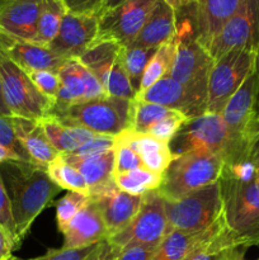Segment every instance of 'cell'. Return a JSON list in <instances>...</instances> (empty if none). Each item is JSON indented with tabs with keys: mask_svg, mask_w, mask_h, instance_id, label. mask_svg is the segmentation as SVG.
<instances>
[{
	"mask_svg": "<svg viewBox=\"0 0 259 260\" xmlns=\"http://www.w3.org/2000/svg\"><path fill=\"white\" fill-rule=\"evenodd\" d=\"M169 149L173 156L201 151L221 155L223 159L228 149V131L222 116L206 112L185 121L170 140Z\"/></svg>",
	"mask_w": 259,
	"mask_h": 260,
	"instance_id": "obj_11",
	"label": "cell"
},
{
	"mask_svg": "<svg viewBox=\"0 0 259 260\" xmlns=\"http://www.w3.org/2000/svg\"><path fill=\"white\" fill-rule=\"evenodd\" d=\"M46 172H47L51 180L56 185H58L61 189L89 196V188L84 180L83 175L73 165L68 164L60 155L52 162L48 164Z\"/></svg>",
	"mask_w": 259,
	"mask_h": 260,
	"instance_id": "obj_32",
	"label": "cell"
},
{
	"mask_svg": "<svg viewBox=\"0 0 259 260\" xmlns=\"http://www.w3.org/2000/svg\"><path fill=\"white\" fill-rule=\"evenodd\" d=\"M228 131L223 165L251 161L259 140V68L246 78L221 113Z\"/></svg>",
	"mask_w": 259,
	"mask_h": 260,
	"instance_id": "obj_2",
	"label": "cell"
},
{
	"mask_svg": "<svg viewBox=\"0 0 259 260\" xmlns=\"http://www.w3.org/2000/svg\"><path fill=\"white\" fill-rule=\"evenodd\" d=\"M62 235V248L65 249L86 248L108 239L104 221L93 201H89L88 205L73 218Z\"/></svg>",
	"mask_w": 259,
	"mask_h": 260,
	"instance_id": "obj_20",
	"label": "cell"
},
{
	"mask_svg": "<svg viewBox=\"0 0 259 260\" xmlns=\"http://www.w3.org/2000/svg\"><path fill=\"white\" fill-rule=\"evenodd\" d=\"M170 231H200L208 229L222 217L220 183L198 189L177 201H165Z\"/></svg>",
	"mask_w": 259,
	"mask_h": 260,
	"instance_id": "obj_6",
	"label": "cell"
},
{
	"mask_svg": "<svg viewBox=\"0 0 259 260\" xmlns=\"http://www.w3.org/2000/svg\"><path fill=\"white\" fill-rule=\"evenodd\" d=\"M3 96L13 117L41 121L50 116L55 101L43 95L24 70L0 53Z\"/></svg>",
	"mask_w": 259,
	"mask_h": 260,
	"instance_id": "obj_7",
	"label": "cell"
},
{
	"mask_svg": "<svg viewBox=\"0 0 259 260\" xmlns=\"http://www.w3.org/2000/svg\"><path fill=\"white\" fill-rule=\"evenodd\" d=\"M161 182L163 174L151 172L146 168L114 174V183L117 187L132 196H145L151 190H157Z\"/></svg>",
	"mask_w": 259,
	"mask_h": 260,
	"instance_id": "obj_30",
	"label": "cell"
},
{
	"mask_svg": "<svg viewBox=\"0 0 259 260\" xmlns=\"http://www.w3.org/2000/svg\"><path fill=\"white\" fill-rule=\"evenodd\" d=\"M0 116L13 117L10 111L8 109L7 104L4 102V96H3V85H2V76H0Z\"/></svg>",
	"mask_w": 259,
	"mask_h": 260,
	"instance_id": "obj_48",
	"label": "cell"
},
{
	"mask_svg": "<svg viewBox=\"0 0 259 260\" xmlns=\"http://www.w3.org/2000/svg\"><path fill=\"white\" fill-rule=\"evenodd\" d=\"M136 99L174 109L180 112L187 119L202 116L207 111V106L203 102L196 98L192 91L170 75L164 76L147 90L137 94Z\"/></svg>",
	"mask_w": 259,
	"mask_h": 260,
	"instance_id": "obj_18",
	"label": "cell"
},
{
	"mask_svg": "<svg viewBox=\"0 0 259 260\" xmlns=\"http://www.w3.org/2000/svg\"><path fill=\"white\" fill-rule=\"evenodd\" d=\"M222 168L221 155L201 151L178 155L165 170L157 193L165 201H177L218 182Z\"/></svg>",
	"mask_w": 259,
	"mask_h": 260,
	"instance_id": "obj_4",
	"label": "cell"
},
{
	"mask_svg": "<svg viewBox=\"0 0 259 260\" xmlns=\"http://www.w3.org/2000/svg\"><path fill=\"white\" fill-rule=\"evenodd\" d=\"M66 9L61 0H42L37 25L38 45L48 46L61 27Z\"/></svg>",
	"mask_w": 259,
	"mask_h": 260,
	"instance_id": "obj_31",
	"label": "cell"
},
{
	"mask_svg": "<svg viewBox=\"0 0 259 260\" xmlns=\"http://www.w3.org/2000/svg\"><path fill=\"white\" fill-rule=\"evenodd\" d=\"M179 113L180 112L159 106V104L147 103V102L135 99L131 102L130 128L139 134H147V131L152 126Z\"/></svg>",
	"mask_w": 259,
	"mask_h": 260,
	"instance_id": "obj_28",
	"label": "cell"
},
{
	"mask_svg": "<svg viewBox=\"0 0 259 260\" xmlns=\"http://www.w3.org/2000/svg\"><path fill=\"white\" fill-rule=\"evenodd\" d=\"M60 156L83 175L89 188V194L114 183L113 149L89 156H76L73 154H60Z\"/></svg>",
	"mask_w": 259,
	"mask_h": 260,
	"instance_id": "obj_22",
	"label": "cell"
},
{
	"mask_svg": "<svg viewBox=\"0 0 259 260\" xmlns=\"http://www.w3.org/2000/svg\"><path fill=\"white\" fill-rule=\"evenodd\" d=\"M66 12L81 15H99L103 13L107 0H61Z\"/></svg>",
	"mask_w": 259,
	"mask_h": 260,
	"instance_id": "obj_40",
	"label": "cell"
},
{
	"mask_svg": "<svg viewBox=\"0 0 259 260\" xmlns=\"http://www.w3.org/2000/svg\"><path fill=\"white\" fill-rule=\"evenodd\" d=\"M89 197L101 212L108 239L123 230L134 220L142 203V196L128 194L119 189L116 183L91 193Z\"/></svg>",
	"mask_w": 259,
	"mask_h": 260,
	"instance_id": "obj_16",
	"label": "cell"
},
{
	"mask_svg": "<svg viewBox=\"0 0 259 260\" xmlns=\"http://www.w3.org/2000/svg\"><path fill=\"white\" fill-rule=\"evenodd\" d=\"M96 246H98V244L79 249L60 248L55 249V250H48L45 255L28 260H86L90 256V254L95 250Z\"/></svg>",
	"mask_w": 259,
	"mask_h": 260,
	"instance_id": "obj_39",
	"label": "cell"
},
{
	"mask_svg": "<svg viewBox=\"0 0 259 260\" xmlns=\"http://www.w3.org/2000/svg\"><path fill=\"white\" fill-rule=\"evenodd\" d=\"M41 5L42 0H0V32L36 42Z\"/></svg>",
	"mask_w": 259,
	"mask_h": 260,
	"instance_id": "obj_19",
	"label": "cell"
},
{
	"mask_svg": "<svg viewBox=\"0 0 259 260\" xmlns=\"http://www.w3.org/2000/svg\"><path fill=\"white\" fill-rule=\"evenodd\" d=\"M157 48L141 47V46L136 45H130L127 47H123L124 68H126L130 83H131L132 89L135 90L136 95L141 88L142 76L146 70L147 63L150 62Z\"/></svg>",
	"mask_w": 259,
	"mask_h": 260,
	"instance_id": "obj_33",
	"label": "cell"
},
{
	"mask_svg": "<svg viewBox=\"0 0 259 260\" xmlns=\"http://www.w3.org/2000/svg\"><path fill=\"white\" fill-rule=\"evenodd\" d=\"M0 53L25 73L35 70H50L58 73L66 60L51 52L47 46L20 40L0 32Z\"/></svg>",
	"mask_w": 259,
	"mask_h": 260,
	"instance_id": "obj_17",
	"label": "cell"
},
{
	"mask_svg": "<svg viewBox=\"0 0 259 260\" xmlns=\"http://www.w3.org/2000/svg\"><path fill=\"white\" fill-rule=\"evenodd\" d=\"M116 139L131 146L141 157L142 164L146 169L159 174L164 175L174 157L169 149V142L161 141L146 134H139L131 128L122 131L117 135Z\"/></svg>",
	"mask_w": 259,
	"mask_h": 260,
	"instance_id": "obj_23",
	"label": "cell"
},
{
	"mask_svg": "<svg viewBox=\"0 0 259 260\" xmlns=\"http://www.w3.org/2000/svg\"><path fill=\"white\" fill-rule=\"evenodd\" d=\"M8 160H19L17 156H15L13 152H10L9 150L4 149L3 146H0V164L8 161ZM22 161V160H20Z\"/></svg>",
	"mask_w": 259,
	"mask_h": 260,
	"instance_id": "obj_49",
	"label": "cell"
},
{
	"mask_svg": "<svg viewBox=\"0 0 259 260\" xmlns=\"http://www.w3.org/2000/svg\"><path fill=\"white\" fill-rule=\"evenodd\" d=\"M119 250L112 245L108 240H104L98 244L95 250L90 254L86 260H117Z\"/></svg>",
	"mask_w": 259,
	"mask_h": 260,
	"instance_id": "obj_43",
	"label": "cell"
},
{
	"mask_svg": "<svg viewBox=\"0 0 259 260\" xmlns=\"http://www.w3.org/2000/svg\"><path fill=\"white\" fill-rule=\"evenodd\" d=\"M60 89L56 96L53 108H66L74 104L85 102V84L79 71V60H68L58 70Z\"/></svg>",
	"mask_w": 259,
	"mask_h": 260,
	"instance_id": "obj_27",
	"label": "cell"
},
{
	"mask_svg": "<svg viewBox=\"0 0 259 260\" xmlns=\"http://www.w3.org/2000/svg\"><path fill=\"white\" fill-rule=\"evenodd\" d=\"M169 233L164 198L157 190H151L142 196L141 207L134 220L123 230L109 238L108 241L118 250L130 244L157 248Z\"/></svg>",
	"mask_w": 259,
	"mask_h": 260,
	"instance_id": "obj_10",
	"label": "cell"
},
{
	"mask_svg": "<svg viewBox=\"0 0 259 260\" xmlns=\"http://www.w3.org/2000/svg\"><path fill=\"white\" fill-rule=\"evenodd\" d=\"M244 248H233L225 250V260H246ZM259 260V259H256Z\"/></svg>",
	"mask_w": 259,
	"mask_h": 260,
	"instance_id": "obj_46",
	"label": "cell"
},
{
	"mask_svg": "<svg viewBox=\"0 0 259 260\" xmlns=\"http://www.w3.org/2000/svg\"><path fill=\"white\" fill-rule=\"evenodd\" d=\"M27 75L35 84L36 88L47 98L56 101L58 89H60V76L58 73L50 70H35L28 71Z\"/></svg>",
	"mask_w": 259,
	"mask_h": 260,
	"instance_id": "obj_38",
	"label": "cell"
},
{
	"mask_svg": "<svg viewBox=\"0 0 259 260\" xmlns=\"http://www.w3.org/2000/svg\"><path fill=\"white\" fill-rule=\"evenodd\" d=\"M7 260H18V259H17V258H14V256H13V255H12V256H10V258H9V259H7Z\"/></svg>",
	"mask_w": 259,
	"mask_h": 260,
	"instance_id": "obj_52",
	"label": "cell"
},
{
	"mask_svg": "<svg viewBox=\"0 0 259 260\" xmlns=\"http://www.w3.org/2000/svg\"><path fill=\"white\" fill-rule=\"evenodd\" d=\"M210 248L215 250L233 249L222 217L205 230L170 231L157 246L151 260H188Z\"/></svg>",
	"mask_w": 259,
	"mask_h": 260,
	"instance_id": "obj_13",
	"label": "cell"
},
{
	"mask_svg": "<svg viewBox=\"0 0 259 260\" xmlns=\"http://www.w3.org/2000/svg\"><path fill=\"white\" fill-rule=\"evenodd\" d=\"M123 2H126V0H107L106 2V5H104V10L103 13L106 12V10H109V9H113V8L118 7L119 4H122Z\"/></svg>",
	"mask_w": 259,
	"mask_h": 260,
	"instance_id": "obj_51",
	"label": "cell"
},
{
	"mask_svg": "<svg viewBox=\"0 0 259 260\" xmlns=\"http://www.w3.org/2000/svg\"><path fill=\"white\" fill-rule=\"evenodd\" d=\"M78 60L95 75L109 96L127 101L136 99L124 68L123 47L118 43L96 40Z\"/></svg>",
	"mask_w": 259,
	"mask_h": 260,
	"instance_id": "obj_9",
	"label": "cell"
},
{
	"mask_svg": "<svg viewBox=\"0 0 259 260\" xmlns=\"http://www.w3.org/2000/svg\"><path fill=\"white\" fill-rule=\"evenodd\" d=\"M0 175L8 192L18 241L22 244L37 216L61 188L43 168L33 162L8 160L0 164Z\"/></svg>",
	"mask_w": 259,
	"mask_h": 260,
	"instance_id": "obj_1",
	"label": "cell"
},
{
	"mask_svg": "<svg viewBox=\"0 0 259 260\" xmlns=\"http://www.w3.org/2000/svg\"><path fill=\"white\" fill-rule=\"evenodd\" d=\"M177 35V12L164 0H157L151 14L131 45L157 48Z\"/></svg>",
	"mask_w": 259,
	"mask_h": 260,
	"instance_id": "obj_25",
	"label": "cell"
},
{
	"mask_svg": "<svg viewBox=\"0 0 259 260\" xmlns=\"http://www.w3.org/2000/svg\"><path fill=\"white\" fill-rule=\"evenodd\" d=\"M164 2L167 3L168 5H170L175 12H178L179 9H182V8L187 7L190 3H193V0H164Z\"/></svg>",
	"mask_w": 259,
	"mask_h": 260,
	"instance_id": "obj_47",
	"label": "cell"
},
{
	"mask_svg": "<svg viewBox=\"0 0 259 260\" xmlns=\"http://www.w3.org/2000/svg\"><path fill=\"white\" fill-rule=\"evenodd\" d=\"M131 102L108 95L66 108H52L48 117L65 126L80 127L93 134L116 137L130 128Z\"/></svg>",
	"mask_w": 259,
	"mask_h": 260,
	"instance_id": "obj_5",
	"label": "cell"
},
{
	"mask_svg": "<svg viewBox=\"0 0 259 260\" xmlns=\"http://www.w3.org/2000/svg\"><path fill=\"white\" fill-rule=\"evenodd\" d=\"M156 249L142 244H130L119 250L117 260H151Z\"/></svg>",
	"mask_w": 259,
	"mask_h": 260,
	"instance_id": "obj_42",
	"label": "cell"
},
{
	"mask_svg": "<svg viewBox=\"0 0 259 260\" xmlns=\"http://www.w3.org/2000/svg\"><path fill=\"white\" fill-rule=\"evenodd\" d=\"M188 260H225V250H213L210 248L200 251Z\"/></svg>",
	"mask_w": 259,
	"mask_h": 260,
	"instance_id": "obj_45",
	"label": "cell"
},
{
	"mask_svg": "<svg viewBox=\"0 0 259 260\" xmlns=\"http://www.w3.org/2000/svg\"><path fill=\"white\" fill-rule=\"evenodd\" d=\"M258 66L253 52L235 48L215 61L208 78L207 111L221 114L228 102Z\"/></svg>",
	"mask_w": 259,
	"mask_h": 260,
	"instance_id": "obj_8",
	"label": "cell"
},
{
	"mask_svg": "<svg viewBox=\"0 0 259 260\" xmlns=\"http://www.w3.org/2000/svg\"><path fill=\"white\" fill-rule=\"evenodd\" d=\"M0 228L4 230V233L9 238L13 249L15 250V249L19 248L20 243L18 241L17 238L14 218H13L12 213V206H10V201L9 197H8L7 189H5L4 182L2 179V175H0Z\"/></svg>",
	"mask_w": 259,
	"mask_h": 260,
	"instance_id": "obj_37",
	"label": "cell"
},
{
	"mask_svg": "<svg viewBox=\"0 0 259 260\" xmlns=\"http://www.w3.org/2000/svg\"><path fill=\"white\" fill-rule=\"evenodd\" d=\"M13 127L20 145L33 164L47 169L48 164L58 156V152L46 137L40 122L33 119L12 117Z\"/></svg>",
	"mask_w": 259,
	"mask_h": 260,
	"instance_id": "obj_24",
	"label": "cell"
},
{
	"mask_svg": "<svg viewBox=\"0 0 259 260\" xmlns=\"http://www.w3.org/2000/svg\"><path fill=\"white\" fill-rule=\"evenodd\" d=\"M89 196L78 192H69L56 205V221L58 230L63 233L73 218L89 203Z\"/></svg>",
	"mask_w": 259,
	"mask_h": 260,
	"instance_id": "obj_34",
	"label": "cell"
},
{
	"mask_svg": "<svg viewBox=\"0 0 259 260\" xmlns=\"http://www.w3.org/2000/svg\"><path fill=\"white\" fill-rule=\"evenodd\" d=\"M99 17L66 12L57 35L47 47L63 60L79 58L98 38Z\"/></svg>",
	"mask_w": 259,
	"mask_h": 260,
	"instance_id": "obj_15",
	"label": "cell"
},
{
	"mask_svg": "<svg viewBox=\"0 0 259 260\" xmlns=\"http://www.w3.org/2000/svg\"><path fill=\"white\" fill-rule=\"evenodd\" d=\"M114 147V137L106 136V135H96L91 140L76 149L75 151L68 152V154L76 155V156H89V155L101 154V152L108 151Z\"/></svg>",
	"mask_w": 259,
	"mask_h": 260,
	"instance_id": "obj_41",
	"label": "cell"
},
{
	"mask_svg": "<svg viewBox=\"0 0 259 260\" xmlns=\"http://www.w3.org/2000/svg\"><path fill=\"white\" fill-rule=\"evenodd\" d=\"M0 146L9 150L10 152H13L22 161L32 162V160L28 156L25 150L23 149L17 135H15L12 117L0 116Z\"/></svg>",
	"mask_w": 259,
	"mask_h": 260,
	"instance_id": "obj_36",
	"label": "cell"
},
{
	"mask_svg": "<svg viewBox=\"0 0 259 260\" xmlns=\"http://www.w3.org/2000/svg\"><path fill=\"white\" fill-rule=\"evenodd\" d=\"M114 174L131 172V170L145 168L141 157L131 146L119 141L114 137Z\"/></svg>",
	"mask_w": 259,
	"mask_h": 260,
	"instance_id": "obj_35",
	"label": "cell"
},
{
	"mask_svg": "<svg viewBox=\"0 0 259 260\" xmlns=\"http://www.w3.org/2000/svg\"><path fill=\"white\" fill-rule=\"evenodd\" d=\"M197 22V40L207 50L213 38L235 14L243 0H193Z\"/></svg>",
	"mask_w": 259,
	"mask_h": 260,
	"instance_id": "obj_21",
	"label": "cell"
},
{
	"mask_svg": "<svg viewBox=\"0 0 259 260\" xmlns=\"http://www.w3.org/2000/svg\"><path fill=\"white\" fill-rule=\"evenodd\" d=\"M157 0H126L99 15L96 40L113 41L127 47L139 36Z\"/></svg>",
	"mask_w": 259,
	"mask_h": 260,
	"instance_id": "obj_14",
	"label": "cell"
},
{
	"mask_svg": "<svg viewBox=\"0 0 259 260\" xmlns=\"http://www.w3.org/2000/svg\"><path fill=\"white\" fill-rule=\"evenodd\" d=\"M251 161H253L255 169L259 172V140H258V142H256L255 147H254L253 156H251Z\"/></svg>",
	"mask_w": 259,
	"mask_h": 260,
	"instance_id": "obj_50",
	"label": "cell"
},
{
	"mask_svg": "<svg viewBox=\"0 0 259 260\" xmlns=\"http://www.w3.org/2000/svg\"><path fill=\"white\" fill-rule=\"evenodd\" d=\"M222 220L235 248L259 244V173L236 179L221 173Z\"/></svg>",
	"mask_w": 259,
	"mask_h": 260,
	"instance_id": "obj_3",
	"label": "cell"
},
{
	"mask_svg": "<svg viewBox=\"0 0 259 260\" xmlns=\"http://www.w3.org/2000/svg\"><path fill=\"white\" fill-rule=\"evenodd\" d=\"M235 48L253 52L259 68V0H243L235 14L213 38L207 51L216 61Z\"/></svg>",
	"mask_w": 259,
	"mask_h": 260,
	"instance_id": "obj_12",
	"label": "cell"
},
{
	"mask_svg": "<svg viewBox=\"0 0 259 260\" xmlns=\"http://www.w3.org/2000/svg\"><path fill=\"white\" fill-rule=\"evenodd\" d=\"M177 46L178 37L175 35V37L173 40L168 41L164 45L157 47L155 55L152 56L150 62L147 63L146 70H145L144 76H142L141 88H140L139 94L147 90L150 86H152L160 79H163L164 76H167L169 74L173 63H174L175 55H177Z\"/></svg>",
	"mask_w": 259,
	"mask_h": 260,
	"instance_id": "obj_29",
	"label": "cell"
},
{
	"mask_svg": "<svg viewBox=\"0 0 259 260\" xmlns=\"http://www.w3.org/2000/svg\"><path fill=\"white\" fill-rule=\"evenodd\" d=\"M13 251H14V249H13L9 238L4 233V230L0 228V260L9 259Z\"/></svg>",
	"mask_w": 259,
	"mask_h": 260,
	"instance_id": "obj_44",
	"label": "cell"
},
{
	"mask_svg": "<svg viewBox=\"0 0 259 260\" xmlns=\"http://www.w3.org/2000/svg\"><path fill=\"white\" fill-rule=\"evenodd\" d=\"M41 127L45 132L46 137L51 142L58 154H68L75 151L85 142L96 136V134L80 128V127L65 126L51 117L41 119Z\"/></svg>",
	"mask_w": 259,
	"mask_h": 260,
	"instance_id": "obj_26",
	"label": "cell"
}]
</instances>
